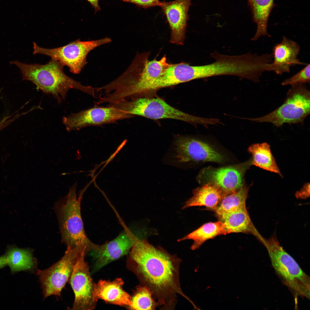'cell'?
Masks as SVG:
<instances>
[{"mask_svg": "<svg viewBox=\"0 0 310 310\" xmlns=\"http://www.w3.org/2000/svg\"><path fill=\"white\" fill-rule=\"evenodd\" d=\"M300 48L298 43L283 36L281 42L275 44L273 48L274 60L271 63L272 71L277 75L289 73L292 66L306 65L297 58Z\"/></svg>", "mask_w": 310, "mask_h": 310, "instance_id": "cell-16", "label": "cell"}, {"mask_svg": "<svg viewBox=\"0 0 310 310\" xmlns=\"http://www.w3.org/2000/svg\"><path fill=\"white\" fill-rule=\"evenodd\" d=\"M310 64H307L302 70L291 77L285 80L282 83L283 86L310 83Z\"/></svg>", "mask_w": 310, "mask_h": 310, "instance_id": "cell-26", "label": "cell"}, {"mask_svg": "<svg viewBox=\"0 0 310 310\" xmlns=\"http://www.w3.org/2000/svg\"><path fill=\"white\" fill-rule=\"evenodd\" d=\"M124 282L120 278L112 281L101 280L95 284L93 298L96 303L102 299L106 303L129 308L132 304L131 296L123 289Z\"/></svg>", "mask_w": 310, "mask_h": 310, "instance_id": "cell-17", "label": "cell"}, {"mask_svg": "<svg viewBox=\"0 0 310 310\" xmlns=\"http://www.w3.org/2000/svg\"><path fill=\"white\" fill-rule=\"evenodd\" d=\"M227 234L224 223L221 221L206 223L198 229L177 241H181L187 239L193 241L191 247L192 250L199 248L206 241L220 235Z\"/></svg>", "mask_w": 310, "mask_h": 310, "instance_id": "cell-21", "label": "cell"}, {"mask_svg": "<svg viewBox=\"0 0 310 310\" xmlns=\"http://www.w3.org/2000/svg\"><path fill=\"white\" fill-rule=\"evenodd\" d=\"M135 234L124 231L113 240L103 244L92 242L88 252L95 261L93 272L127 254L136 242L144 239L141 237L144 236Z\"/></svg>", "mask_w": 310, "mask_h": 310, "instance_id": "cell-13", "label": "cell"}, {"mask_svg": "<svg viewBox=\"0 0 310 310\" xmlns=\"http://www.w3.org/2000/svg\"><path fill=\"white\" fill-rule=\"evenodd\" d=\"M5 255L7 264L12 272L30 270L34 266V260L29 249L11 247Z\"/></svg>", "mask_w": 310, "mask_h": 310, "instance_id": "cell-23", "label": "cell"}, {"mask_svg": "<svg viewBox=\"0 0 310 310\" xmlns=\"http://www.w3.org/2000/svg\"><path fill=\"white\" fill-rule=\"evenodd\" d=\"M260 241L266 248L272 265L282 283L294 296L309 299L310 278L287 253L275 237Z\"/></svg>", "mask_w": 310, "mask_h": 310, "instance_id": "cell-4", "label": "cell"}, {"mask_svg": "<svg viewBox=\"0 0 310 310\" xmlns=\"http://www.w3.org/2000/svg\"><path fill=\"white\" fill-rule=\"evenodd\" d=\"M90 3L92 6L95 11V13L98 11L101 10V8L99 5L98 2L99 0H86Z\"/></svg>", "mask_w": 310, "mask_h": 310, "instance_id": "cell-29", "label": "cell"}, {"mask_svg": "<svg viewBox=\"0 0 310 310\" xmlns=\"http://www.w3.org/2000/svg\"><path fill=\"white\" fill-rule=\"evenodd\" d=\"M112 105L132 115H139L152 119L178 120L194 125L200 124L206 128L212 122L210 118L195 116L179 110L159 98L143 96Z\"/></svg>", "mask_w": 310, "mask_h": 310, "instance_id": "cell-6", "label": "cell"}, {"mask_svg": "<svg viewBox=\"0 0 310 310\" xmlns=\"http://www.w3.org/2000/svg\"><path fill=\"white\" fill-rule=\"evenodd\" d=\"M87 253L85 249L80 248L66 250L63 257L52 266L37 271L44 299L53 295L61 296L78 258Z\"/></svg>", "mask_w": 310, "mask_h": 310, "instance_id": "cell-10", "label": "cell"}, {"mask_svg": "<svg viewBox=\"0 0 310 310\" xmlns=\"http://www.w3.org/2000/svg\"><path fill=\"white\" fill-rule=\"evenodd\" d=\"M193 194L185 202L183 209L193 206H204L214 211L225 195L217 188L208 183L195 189Z\"/></svg>", "mask_w": 310, "mask_h": 310, "instance_id": "cell-20", "label": "cell"}, {"mask_svg": "<svg viewBox=\"0 0 310 310\" xmlns=\"http://www.w3.org/2000/svg\"><path fill=\"white\" fill-rule=\"evenodd\" d=\"M73 190L55 207L61 233L62 241L67 250L77 248L88 251L92 242L84 231L81 213V197L77 199Z\"/></svg>", "mask_w": 310, "mask_h": 310, "instance_id": "cell-5", "label": "cell"}, {"mask_svg": "<svg viewBox=\"0 0 310 310\" xmlns=\"http://www.w3.org/2000/svg\"><path fill=\"white\" fill-rule=\"evenodd\" d=\"M181 260L161 247H156L146 239L132 246L128 259L129 268L148 288L161 309H174L178 295L193 302L183 292L179 279Z\"/></svg>", "mask_w": 310, "mask_h": 310, "instance_id": "cell-1", "label": "cell"}, {"mask_svg": "<svg viewBox=\"0 0 310 310\" xmlns=\"http://www.w3.org/2000/svg\"><path fill=\"white\" fill-rule=\"evenodd\" d=\"M217 216L224 223L227 234L250 233L257 238L261 236L251 220L246 206Z\"/></svg>", "mask_w": 310, "mask_h": 310, "instance_id": "cell-18", "label": "cell"}, {"mask_svg": "<svg viewBox=\"0 0 310 310\" xmlns=\"http://www.w3.org/2000/svg\"><path fill=\"white\" fill-rule=\"evenodd\" d=\"M111 41L108 37L85 41L77 39L63 46L51 49L40 47L33 42V54L48 56L51 59L59 61L64 66L68 67L71 72L78 74L87 64V56L90 51Z\"/></svg>", "mask_w": 310, "mask_h": 310, "instance_id": "cell-9", "label": "cell"}, {"mask_svg": "<svg viewBox=\"0 0 310 310\" xmlns=\"http://www.w3.org/2000/svg\"><path fill=\"white\" fill-rule=\"evenodd\" d=\"M9 63L20 69L22 81L31 82L36 86L37 90L52 95L59 104L65 99L68 91L71 89L97 97V88L84 86L67 75L63 70L64 66L57 61L51 59L43 65L27 64L18 60Z\"/></svg>", "mask_w": 310, "mask_h": 310, "instance_id": "cell-3", "label": "cell"}, {"mask_svg": "<svg viewBox=\"0 0 310 310\" xmlns=\"http://www.w3.org/2000/svg\"><path fill=\"white\" fill-rule=\"evenodd\" d=\"M133 117L127 112L110 105L105 107H94L72 113L64 117L62 122L67 130L70 131L88 126L113 123Z\"/></svg>", "mask_w": 310, "mask_h": 310, "instance_id": "cell-12", "label": "cell"}, {"mask_svg": "<svg viewBox=\"0 0 310 310\" xmlns=\"http://www.w3.org/2000/svg\"><path fill=\"white\" fill-rule=\"evenodd\" d=\"M310 184L305 183L303 188L299 191H297L296 195L297 197L300 198H306L309 195Z\"/></svg>", "mask_w": 310, "mask_h": 310, "instance_id": "cell-28", "label": "cell"}, {"mask_svg": "<svg viewBox=\"0 0 310 310\" xmlns=\"http://www.w3.org/2000/svg\"><path fill=\"white\" fill-rule=\"evenodd\" d=\"M150 53H137L127 69L114 80L98 88L103 93V103H114L144 96L152 83L166 69L168 63L166 56L160 60H149Z\"/></svg>", "mask_w": 310, "mask_h": 310, "instance_id": "cell-2", "label": "cell"}, {"mask_svg": "<svg viewBox=\"0 0 310 310\" xmlns=\"http://www.w3.org/2000/svg\"><path fill=\"white\" fill-rule=\"evenodd\" d=\"M131 297V310H154L158 307L150 290L145 286L139 285Z\"/></svg>", "mask_w": 310, "mask_h": 310, "instance_id": "cell-25", "label": "cell"}, {"mask_svg": "<svg viewBox=\"0 0 310 310\" xmlns=\"http://www.w3.org/2000/svg\"><path fill=\"white\" fill-rule=\"evenodd\" d=\"M249 187L244 186L238 190L225 195L214 211L217 216L245 206Z\"/></svg>", "mask_w": 310, "mask_h": 310, "instance_id": "cell-24", "label": "cell"}, {"mask_svg": "<svg viewBox=\"0 0 310 310\" xmlns=\"http://www.w3.org/2000/svg\"><path fill=\"white\" fill-rule=\"evenodd\" d=\"M248 151L252 155V165L277 173L282 177L271 152L270 146L267 143L264 142L251 145L248 148Z\"/></svg>", "mask_w": 310, "mask_h": 310, "instance_id": "cell-22", "label": "cell"}, {"mask_svg": "<svg viewBox=\"0 0 310 310\" xmlns=\"http://www.w3.org/2000/svg\"><path fill=\"white\" fill-rule=\"evenodd\" d=\"M191 2V0L160 1L159 6L166 16L171 30L170 43L183 44Z\"/></svg>", "mask_w": 310, "mask_h": 310, "instance_id": "cell-15", "label": "cell"}, {"mask_svg": "<svg viewBox=\"0 0 310 310\" xmlns=\"http://www.w3.org/2000/svg\"><path fill=\"white\" fill-rule=\"evenodd\" d=\"M283 104L264 116L256 118H242L258 123L268 122L277 127L284 123L303 124L310 113V93L305 85H292Z\"/></svg>", "mask_w": 310, "mask_h": 310, "instance_id": "cell-7", "label": "cell"}, {"mask_svg": "<svg viewBox=\"0 0 310 310\" xmlns=\"http://www.w3.org/2000/svg\"><path fill=\"white\" fill-rule=\"evenodd\" d=\"M166 163L183 168L191 162L222 163L224 157L210 144L196 137L179 136L174 140L165 157Z\"/></svg>", "mask_w": 310, "mask_h": 310, "instance_id": "cell-8", "label": "cell"}, {"mask_svg": "<svg viewBox=\"0 0 310 310\" xmlns=\"http://www.w3.org/2000/svg\"><path fill=\"white\" fill-rule=\"evenodd\" d=\"M7 265V260L5 255L0 256V269Z\"/></svg>", "mask_w": 310, "mask_h": 310, "instance_id": "cell-30", "label": "cell"}, {"mask_svg": "<svg viewBox=\"0 0 310 310\" xmlns=\"http://www.w3.org/2000/svg\"><path fill=\"white\" fill-rule=\"evenodd\" d=\"M251 165V159L235 165L220 168L208 166L200 171L197 180L203 185L208 183L212 185L225 195L235 192L244 186V175Z\"/></svg>", "mask_w": 310, "mask_h": 310, "instance_id": "cell-11", "label": "cell"}, {"mask_svg": "<svg viewBox=\"0 0 310 310\" xmlns=\"http://www.w3.org/2000/svg\"><path fill=\"white\" fill-rule=\"evenodd\" d=\"M133 3L138 7L146 9L151 7L159 6V0H119Z\"/></svg>", "mask_w": 310, "mask_h": 310, "instance_id": "cell-27", "label": "cell"}, {"mask_svg": "<svg viewBox=\"0 0 310 310\" xmlns=\"http://www.w3.org/2000/svg\"><path fill=\"white\" fill-rule=\"evenodd\" d=\"M274 0H248V5L251 9L253 22L257 25L256 33L251 39L257 40L262 36H271L268 32L267 26L269 18L272 10L276 5Z\"/></svg>", "mask_w": 310, "mask_h": 310, "instance_id": "cell-19", "label": "cell"}, {"mask_svg": "<svg viewBox=\"0 0 310 310\" xmlns=\"http://www.w3.org/2000/svg\"><path fill=\"white\" fill-rule=\"evenodd\" d=\"M85 253L78 258L68 282L75 294L72 310H90L94 309L96 303L93 298L95 283L91 277L89 267L85 261Z\"/></svg>", "mask_w": 310, "mask_h": 310, "instance_id": "cell-14", "label": "cell"}]
</instances>
